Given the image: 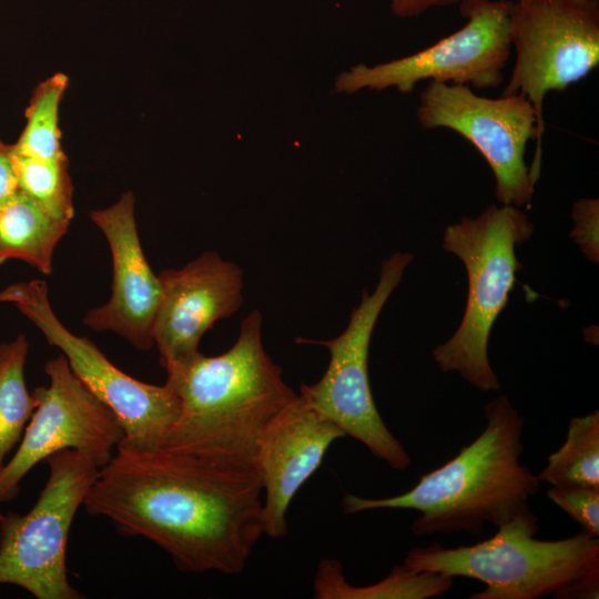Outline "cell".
Instances as JSON below:
<instances>
[{
	"instance_id": "cell-1",
	"label": "cell",
	"mask_w": 599,
	"mask_h": 599,
	"mask_svg": "<svg viewBox=\"0 0 599 599\" xmlns=\"http://www.w3.org/2000/svg\"><path fill=\"white\" fill-rule=\"evenodd\" d=\"M262 493L253 465L120 443L83 506L119 534L151 540L182 571L236 575L264 535Z\"/></svg>"
},
{
	"instance_id": "cell-2",
	"label": "cell",
	"mask_w": 599,
	"mask_h": 599,
	"mask_svg": "<svg viewBox=\"0 0 599 599\" xmlns=\"http://www.w3.org/2000/svg\"><path fill=\"white\" fill-rule=\"evenodd\" d=\"M180 415L161 447L231 465H253L256 441L297 394L265 352L262 315L252 311L226 352H201L166 373Z\"/></svg>"
},
{
	"instance_id": "cell-3",
	"label": "cell",
	"mask_w": 599,
	"mask_h": 599,
	"mask_svg": "<svg viewBox=\"0 0 599 599\" xmlns=\"http://www.w3.org/2000/svg\"><path fill=\"white\" fill-rule=\"evenodd\" d=\"M484 415V430L408 491L384 498L347 494L344 512L413 509L419 512L410 525L415 536H478L485 524L498 527L528 510V500L541 481L520 461L524 417L505 395L489 402Z\"/></svg>"
},
{
	"instance_id": "cell-4",
	"label": "cell",
	"mask_w": 599,
	"mask_h": 599,
	"mask_svg": "<svg viewBox=\"0 0 599 599\" xmlns=\"http://www.w3.org/2000/svg\"><path fill=\"white\" fill-rule=\"evenodd\" d=\"M530 509L497 527L489 539L471 546L439 544L407 551L403 565L480 580L485 589L469 599H536L555 596L576 580L599 572V539L581 529L565 539L541 540Z\"/></svg>"
},
{
	"instance_id": "cell-5",
	"label": "cell",
	"mask_w": 599,
	"mask_h": 599,
	"mask_svg": "<svg viewBox=\"0 0 599 599\" xmlns=\"http://www.w3.org/2000/svg\"><path fill=\"white\" fill-rule=\"evenodd\" d=\"M532 232L534 225L520 207L495 204L444 232V250L465 264L468 295L459 327L433 351V356L443 372H457L483 392L500 387L488 359L489 335L508 303L517 272L522 268L516 248Z\"/></svg>"
},
{
	"instance_id": "cell-6",
	"label": "cell",
	"mask_w": 599,
	"mask_h": 599,
	"mask_svg": "<svg viewBox=\"0 0 599 599\" xmlns=\"http://www.w3.org/2000/svg\"><path fill=\"white\" fill-rule=\"evenodd\" d=\"M44 461L48 479L32 508L23 515L0 512V585L20 587L37 599H81L68 579V538L100 468L75 449Z\"/></svg>"
},
{
	"instance_id": "cell-7",
	"label": "cell",
	"mask_w": 599,
	"mask_h": 599,
	"mask_svg": "<svg viewBox=\"0 0 599 599\" xmlns=\"http://www.w3.org/2000/svg\"><path fill=\"white\" fill-rule=\"evenodd\" d=\"M412 260V254L397 252L382 263L377 286L373 293L367 288L363 291L359 305L352 311L348 325L337 337L297 339L325 346L331 355L321 379L312 385L303 383L300 395L346 436L357 439L399 471L405 470L412 459L375 405L368 376V351L377 318Z\"/></svg>"
},
{
	"instance_id": "cell-8",
	"label": "cell",
	"mask_w": 599,
	"mask_h": 599,
	"mask_svg": "<svg viewBox=\"0 0 599 599\" xmlns=\"http://www.w3.org/2000/svg\"><path fill=\"white\" fill-rule=\"evenodd\" d=\"M510 43L516 61L502 95L522 94L537 118L535 160L538 180L544 133V101L586 78L599 63L598 0H515Z\"/></svg>"
},
{
	"instance_id": "cell-9",
	"label": "cell",
	"mask_w": 599,
	"mask_h": 599,
	"mask_svg": "<svg viewBox=\"0 0 599 599\" xmlns=\"http://www.w3.org/2000/svg\"><path fill=\"white\" fill-rule=\"evenodd\" d=\"M0 302L14 303L62 352L74 375L116 417L124 435L121 443L141 449L162 446L181 410L180 398L167 384L131 377L89 338L71 333L53 313L44 281L10 285L0 292Z\"/></svg>"
},
{
	"instance_id": "cell-10",
	"label": "cell",
	"mask_w": 599,
	"mask_h": 599,
	"mask_svg": "<svg viewBox=\"0 0 599 599\" xmlns=\"http://www.w3.org/2000/svg\"><path fill=\"white\" fill-rule=\"evenodd\" d=\"M511 0H459L465 24L436 43L404 58L356 65L336 78L337 92L395 87L412 93L424 80L493 89L501 84L510 55Z\"/></svg>"
},
{
	"instance_id": "cell-11",
	"label": "cell",
	"mask_w": 599,
	"mask_h": 599,
	"mask_svg": "<svg viewBox=\"0 0 599 599\" xmlns=\"http://www.w3.org/2000/svg\"><path fill=\"white\" fill-rule=\"evenodd\" d=\"M416 113L424 129H449L478 150L494 173L495 194L502 205H530L537 181L525 152L528 141H537V118L525 95L491 99L468 85L430 81Z\"/></svg>"
},
{
	"instance_id": "cell-12",
	"label": "cell",
	"mask_w": 599,
	"mask_h": 599,
	"mask_svg": "<svg viewBox=\"0 0 599 599\" xmlns=\"http://www.w3.org/2000/svg\"><path fill=\"white\" fill-rule=\"evenodd\" d=\"M44 372L49 384L32 390L35 409L14 455L0 471V502L14 499L24 476L49 456L75 449L101 468L123 439L114 414L74 375L63 354L49 359Z\"/></svg>"
},
{
	"instance_id": "cell-13",
	"label": "cell",
	"mask_w": 599,
	"mask_h": 599,
	"mask_svg": "<svg viewBox=\"0 0 599 599\" xmlns=\"http://www.w3.org/2000/svg\"><path fill=\"white\" fill-rule=\"evenodd\" d=\"M162 298L153 324V342L166 373L200 353L202 336L216 321L238 311L243 271L215 252H205L180 270L159 274Z\"/></svg>"
},
{
	"instance_id": "cell-14",
	"label": "cell",
	"mask_w": 599,
	"mask_h": 599,
	"mask_svg": "<svg viewBox=\"0 0 599 599\" xmlns=\"http://www.w3.org/2000/svg\"><path fill=\"white\" fill-rule=\"evenodd\" d=\"M346 436L333 422L297 395L261 433L253 466L264 493V535L282 538L287 532V508L304 483L318 469L336 439Z\"/></svg>"
},
{
	"instance_id": "cell-15",
	"label": "cell",
	"mask_w": 599,
	"mask_h": 599,
	"mask_svg": "<svg viewBox=\"0 0 599 599\" xmlns=\"http://www.w3.org/2000/svg\"><path fill=\"white\" fill-rule=\"evenodd\" d=\"M90 217L108 241L113 278L110 300L89 311L83 323L98 332L112 331L136 348L149 351L154 345L153 324L162 285L140 243L133 193H123L116 203L92 211Z\"/></svg>"
},
{
	"instance_id": "cell-16",
	"label": "cell",
	"mask_w": 599,
	"mask_h": 599,
	"mask_svg": "<svg viewBox=\"0 0 599 599\" xmlns=\"http://www.w3.org/2000/svg\"><path fill=\"white\" fill-rule=\"evenodd\" d=\"M69 225L19 191L0 207V264L16 258L51 274L54 248Z\"/></svg>"
},
{
	"instance_id": "cell-17",
	"label": "cell",
	"mask_w": 599,
	"mask_h": 599,
	"mask_svg": "<svg viewBox=\"0 0 599 599\" xmlns=\"http://www.w3.org/2000/svg\"><path fill=\"white\" fill-rule=\"evenodd\" d=\"M451 586L450 576L412 571L403 564L377 583L352 586L336 559H324L318 565L313 588L317 599H427L444 596Z\"/></svg>"
},
{
	"instance_id": "cell-18",
	"label": "cell",
	"mask_w": 599,
	"mask_h": 599,
	"mask_svg": "<svg viewBox=\"0 0 599 599\" xmlns=\"http://www.w3.org/2000/svg\"><path fill=\"white\" fill-rule=\"evenodd\" d=\"M28 352L23 334L0 344V471L7 456L19 445L37 406L24 379Z\"/></svg>"
},
{
	"instance_id": "cell-19",
	"label": "cell",
	"mask_w": 599,
	"mask_h": 599,
	"mask_svg": "<svg viewBox=\"0 0 599 599\" xmlns=\"http://www.w3.org/2000/svg\"><path fill=\"white\" fill-rule=\"evenodd\" d=\"M539 480L599 488V413L573 417L562 445L548 456Z\"/></svg>"
},
{
	"instance_id": "cell-20",
	"label": "cell",
	"mask_w": 599,
	"mask_h": 599,
	"mask_svg": "<svg viewBox=\"0 0 599 599\" xmlns=\"http://www.w3.org/2000/svg\"><path fill=\"white\" fill-rule=\"evenodd\" d=\"M69 78L58 72L39 83L26 109L24 128L13 144L16 153L35 159L65 158L61 145L59 106Z\"/></svg>"
},
{
	"instance_id": "cell-21",
	"label": "cell",
	"mask_w": 599,
	"mask_h": 599,
	"mask_svg": "<svg viewBox=\"0 0 599 599\" xmlns=\"http://www.w3.org/2000/svg\"><path fill=\"white\" fill-rule=\"evenodd\" d=\"M21 192L30 196L52 216L70 221L74 215L73 186L68 172V158L35 159L14 151Z\"/></svg>"
},
{
	"instance_id": "cell-22",
	"label": "cell",
	"mask_w": 599,
	"mask_h": 599,
	"mask_svg": "<svg viewBox=\"0 0 599 599\" xmlns=\"http://www.w3.org/2000/svg\"><path fill=\"white\" fill-rule=\"evenodd\" d=\"M546 495L573 518L582 530L593 537L599 536V488L559 485L551 486Z\"/></svg>"
},
{
	"instance_id": "cell-23",
	"label": "cell",
	"mask_w": 599,
	"mask_h": 599,
	"mask_svg": "<svg viewBox=\"0 0 599 599\" xmlns=\"http://www.w3.org/2000/svg\"><path fill=\"white\" fill-rule=\"evenodd\" d=\"M598 214L599 203L597 199H582L573 204L575 227L571 236L575 237L583 253L592 261L598 258Z\"/></svg>"
},
{
	"instance_id": "cell-24",
	"label": "cell",
	"mask_w": 599,
	"mask_h": 599,
	"mask_svg": "<svg viewBox=\"0 0 599 599\" xmlns=\"http://www.w3.org/2000/svg\"><path fill=\"white\" fill-rule=\"evenodd\" d=\"M19 191L14 146L13 144L0 141V207L9 202Z\"/></svg>"
},
{
	"instance_id": "cell-25",
	"label": "cell",
	"mask_w": 599,
	"mask_h": 599,
	"mask_svg": "<svg viewBox=\"0 0 599 599\" xmlns=\"http://www.w3.org/2000/svg\"><path fill=\"white\" fill-rule=\"evenodd\" d=\"M392 10L397 17H417L432 8L458 4L459 0H390Z\"/></svg>"
},
{
	"instance_id": "cell-26",
	"label": "cell",
	"mask_w": 599,
	"mask_h": 599,
	"mask_svg": "<svg viewBox=\"0 0 599 599\" xmlns=\"http://www.w3.org/2000/svg\"><path fill=\"white\" fill-rule=\"evenodd\" d=\"M599 572L582 577L552 596L559 599L598 598Z\"/></svg>"
}]
</instances>
